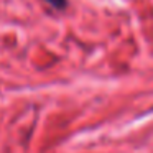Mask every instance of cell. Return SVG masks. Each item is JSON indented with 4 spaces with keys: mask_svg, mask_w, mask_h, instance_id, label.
<instances>
[{
    "mask_svg": "<svg viewBox=\"0 0 153 153\" xmlns=\"http://www.w3.org/2000/svg\"><path fill=\"white\" fill-rule=\"evenodd\" d=\"M45 2H48L51 7L58 8V10H63V8H66V5H68V0H45Z\"/></svg>",
    "mask_w": 153,
    "mask_h": 153,
    "instance_id": "obj_1",
    "label": "cell"
}]
</instances>
